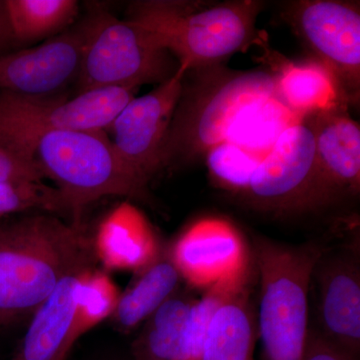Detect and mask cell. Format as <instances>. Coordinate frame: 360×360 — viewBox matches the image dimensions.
Instances as JSON below:
<instances>
[{
	"label": "cell",
	"mask_w": 360,
	"mask_h": 360,
	"mask_svg": "<svg viewBox=\"0 0 360 360\" xmlns=\"http://www.w3.org/2000/svg\"><path fill=\"white\" fill-rule=\"evenodd\" d=\"M99 360H115V359H99Z\"/></svg>",
	"instance_id": "cell-30"
},
{
	"label": "cell",
	"mask_w": 360,
	"mask_h": 360,
	"mask_svg": "<svg viewBox=\"0 0 360 360\" xmlns=\"http://www.w3.org/2000/svg\"><path fill=\"white\" fill-rule=\"evenodd\" d=\"M84 271L65 277L32 315L13 360H56L70 352L78 338L98 326L94 314L78 302Z\"/></svg>",
	"instance_id": "cell-13"
},
{
	"label": "cell",
	"mask_w": 360,
	"mask_h": 360,
	"mask_svg": "<svg viewBox=\"0 0 360 360\" xmlns=\"http://www.w3.org/2000/svg\"><path fill=\"white\" fill-rule=\"evenodd\" d=\"M359 357L348 354L333 345L315 330L309 329L302 360H357Z\"/></svg>",
	"instance_id": "cell-27"
},
{
	"label": "cell",
	"mask_w": 360,
	"mask_h": 360,
	"mask_svg": "<svg viewBox=\"0 0 360 360\" xmlns=\"http://www.w3.org/2000/svg\"><path fill=\"white\" fill-rule=\"evenodd\" d=\"M167 252L182 281L194 290L245 281L255 270L243 234L231 222L217 217L189 225Z\"/></svg>",
	"instance_id": "cell-10"
},
{
	"label": "cell",
	"mask_w": 360,
	"mask_h": 360,
	"mask_svg": "<svg viewBox=\"0 0 360 360\" xmlns=\"http://www.w3.org/2000/svg\"><path fill=\"white\" fill-rule=\"evenodd\" d=\"M32 212L70 219L68 206L56 186L44 181L0 182V219Z\"/></svg>",
	"instance_id": "cell-23"
},
{
	"label": "cell",
	"mask_w": 360,
	"mask_h": 360,
	"mask_svg": "<svg viewBox=\"0 0 360 360\" xmlns=\"http://www.w3.org/2000/svg\"><path fill=\"white\" fill-rule=\"evenodd\" d=\"M314 137L322 176L333 196L359 193L360 127L347 105L303 118Z\"/></svg>",
	"instance_id": "cell-16"
},
{
	"label": "cell",
	"mask_w": 360,
	"mask_h": 360,
	"mask_svg": "<svg viewBox=\"0 0 360 360\" xmlns=\"http://www.w3.org/2000/svg\"><path fill=\"white\" fill-rule=\"evenodd\" d=\"M250 283L217 309L206 333L200 360H253L257 338Z\"/></svg>",
	"instance_id": "cell-18"
},
{
	"label": "cell",
	"mask_w": 360,
	"mask_h": 360,
	"mask_svg": "<svg viewBox=\"0 0 360 360\" xmlns=\"http://www.w3.org/2000/svg\"><path fill=\"white\" fill-rule=\"evenodd\" d=\"M317 245H285L257 239L253 264L259 277L257 335L265 360H302L309 335V291Z\"/></svg>",
	"instance_id": "cell-5"
},
{
	"label": "cell",
	"mask_w": 360,
	"mask_h": 360,
	"mask_svg": "<svg viewBox=\"0 0 360 360\" xmlns=\"http://www.w3.org/2000/svg\"><path fill=\"white\" fill-rule=\"evenodd\" d=\"M180 277L167 248L148 267L135 274L120 293L110 319L120 333H129L146 322L156 309L180 290Z\"/></svg>",
	"instance_id": "cell-19"
},
{
	"label": "cell",
	"mask_w": 360,
	"mask_h": 360,
	"mask_svg": "<svg viewBox=\"0 0 360 360\" xmlns=\"http://www.w3.org/2000/svg\"><path fill=\"white\" fill-rule=\"evenodd\" d=\"M265 60L276 82L277 96L300 120L336 106H348L335 75L316 59L293 63L274 52Z\"/></svg>",
	"instance_id": "cell-17"
},
{
	"label": "cell",
	"mask_w": 360,
	"mask_h": 360,
	"mask_svg": "<svg viewBox=\"0 0 360 360\" xmlns=\"http://www.w3.org/2000/svg\"><path fill=\"white\" fill-rule=\"evenodd\" d=\"M16 44L47 40L71 27L79 13L77 0H4Z\"/></svg>",
	"instance_id": "cell-21"
},
{
	"label": "cell",
	"mask_w": 360,
	"mask_h": 360,
	"mask_svg": "<svg viewBox=\"0 0 360 360\" xmlns=\"http://www.w3.org/2000/svg\"><path fill=\"white\" fill-rule=\"evenodd\" d=\"M77 79L78 94L103 89H139L174 77L179 63L148 30L97 9Z\"/></svg>",
	"instance_id": "cell-6"
},
{
	"label": "cell",
	"mask_w": 360,
	"mask_h": 360,
	"mask_svg": "<svg viewBox=\"0 0 360 360\" xmlns=\"http://www.w3.org/2000/svg\"><path fill=\"white\" fill-rule=\"evenodd\" d=\"M90 13L37 46L0 56V89L30 96H53L77 82L89 37Z\"/></svg>",
	"instance_id": "cell-12"
},
{
	"label": "cell",
	"mask_w": 360,
	"mask_h": 360,
	"mask_svg": "<svg viewBox=\"0 0 360 360\" xmlns=\"http://www.w3.org/2000/svg\"><path fill=\"white\" fill-rule=\"evenodd\" d=\"M16 44L14 40L8 18H7L6 2L0 0V56L7 53Z\"/></svg>",
	"instance_id": "cell-28"
},
{
	"label": "cell",
	"mask_w": 360,
	"mask_h": 360,
	"mask_svg": "<svg viewBox=\"0 0 360 360\" xmlns=\"http://www.w3.org/2000/svg\"><path fill=\"white\" fill-rule=\"evenodd\" d=\"M70 213L82 224L85 208L108 196L148 200V184L123 161L105 130H63L44 135L34 153Z\"/></svg>",
	"instance_id": "cell-4"
},
{
	"label": "cell",
	"mask_w": 360,
	"mask_h": 360,
	"mask_svg": "<svg viewBox=\"0 0 360 360\" xmlns=\"http://www.w3.org/2000/svg\"><path fill=\"white\" fill-rule=\"evenodd\" d=\"M39 161L0 146V182L44 181Z\"/></svg>",
	"instance_id": "cell-26"
},
{
	"label": "cell",
	"mask_w": 360,
	"mask_h": 360,
	"mask_svg": "<svg viewBox=\"0 0 360 360\" xmlns=\"http://www.w3.org/2000/svg\"><path fill=\"white\" fill-rule=\"evenodd\" d=\"M269 70L225 65L187 71L163 150V169L191 165L217 144L255 104L276 96Z\"/></svg>",
	"instance_id": "cell-3"
},
{
	"label": "cell",
	"mask_w": 360,
	"mask_h": 360,
	"mask_svg": "<svg viewBox=\"0 0 360 360\" xmlns=\"http://www.w3.org/2000/svg\"><path fill=\"white\" fill-rule=\"evenodd\" d=\"M195 298L177 291L144 322L131 345L134 360H182L187 316Z\"/></svg>",
	"instance_id": "cell-20"
},
{
	"label": "cell",
	"mask_w": 360,
	"mask_h": 360,
	"mask_svg": "<svg viewBox=\"0 0 360 360\" xmlns=\"http://www.w3.org/2000/svg\"><path fill=\"white\" fill-rule=\"evenodd\" d=\"M205 158L213 181L225 191L241 196L245 193L258 163L262 161L229 141L210 149Z\"/></svg>",
	"instance_id": "cell-25"
},
{
	"label": "cell",
	"mask_w": 360,
	"mask_h": 360,
	"mask_svg": "<svg viewBox=\"0 0 360 360\" xmlns=\"http://www.w3.org/2000/svg\"><path fill=\"white\" fill-rule=\"evenodd\" d=\"M68 354H63V356H59L58 359L56 360H66L68 359Z\"/></svg>",
	"instance_id": "cell-29"
},
{
	"label": "cell",
	"mask_w": 360,
	"mask_h": 360,
	"mask_svg": "<svg viewBox=\"0 0 360 360\" xmlns=\"http://www.w3.org/2000/svg\"><path fill=\"white\" fill-rule=\"evenodd\" d=\"M300 122L302 120L291 112L276 94L246 111L227 141L264 160L284 130Z\"/></svg>",
	"instance_id": "cell-22"
},
{
	"label": "cell",
	"mask_w": 360,
	"mask_h": 360,
	"mask_svg": "<svg viewBox=\"0 0 360 360\" xmlns=\"http://www.w3.org/2000/svg\"><path fill=\"white\" fill-rule=\"evenodd\" d=\"M182 77L177 71L148 94L132 98L106 130L118 155L146 184L163 170V150Z\"/></svg>",
	"instance_id": "cell-11"
},
{
	"label": "cell",
	"mask_w": 360,
	"mask_h": 360,
	"mask_svg": "<svg viewBox=\"0 0 360 360\" xmlns=\"http://www.w3.org/2000/svg\"><path fill=\"white\" fill-rule=\"evenodd\" d=\"M251 277L236 283H219L195 298L189 310L182 343V360H200L206 333L217 309L234 293L250 283Z\"/></svg>",
	"instance_id": "cell-24"
},
{
	"label": "cell",
	"mask_w": 360,
	"mask_h": 360,
	"mask_svg": "<svg viewBox=\"0 0 360 360\" xmlns=\"http://www.w3.org/2000/svg\"><path fill=\"white\" fill-rule=\"evenodd\" d=\"M96 262L84 224L44 212L0 219V328L32 316L65 277Z\"/></svg>",
	"instance_id": "cell-1"
},
{
	"label": "cell",
	"mask_w": 360,
	"mask_h": 360,
	"mask_svg": "<svg viewBox=\"0 0 360 360\" xmlns=\"http://www.w3.org/2000/svg\"><path fill=\"white\" fill-rule=\"evenodd\" d=\"M92 245L104 271L134 274L155 262L165 248L146 215L127 200L101 219Z\"/></svg>",
	"instance_id": "cell-15"
},
{
	"label": "cell",
	"mask_w": 360,
	"mask_h": 360,
	"mask_svg": "<svg viewBox=\"0 0 360 360\" xmlns=\"http://www.w3.org/2000/svg\"><path fill=\"white\" fill-rule=\"evenodd\" d=\"M243 198L274 212H303L335 200L322 176L307 123L302 120L284 130L258 163Z\"/></svg>",
	"instance_id": "cell-8"
},
{
	"label": "cell",
	"mask_w": 360,
	"mask_h": 360,
	"mask_svg": "<svg viewBox=\"0 0 360 360\" xmlns=\"http://www.w3.org/2000/svg\"><path fill=\"white\" fill-rule=\"evenodd\" d=\"M284 20L314 58L335 75L342 96L356 104L360 94L359 2L302 0L286 4Z\"/></svg>",
	"instance_id": "cell-9"
},
{
	"label": "cell",
	"mask_w": 360,
	"mask_h": 360,
	"mask_svg": "<svg viewBox=\"0 0 360 360\" xmlns=\"http://www.w3.org/2000/svg\"><path fill=\"white\" fill-rule=\"evenodd\" d=\"M312 277L319 290V323L324 338L355 357L360 349V269L348 253L319 258Z\"/></svg>",
	"instance_id": "cell-14"
},
{
	"label": "cell",
	"mask_w": 360,
	"mask_h": 360,
	"mask_svg": "<svg viewBox=\"0 0 360 360\" xmlns=\"http://www.w3.org/2000/svg\"><path fill=\"white\" fill-rule=\"evenodd\" d=\"M264 7L258 0H146L130 4L127 20L155 37L184 75L225 65L234 54L265 44L257 27Z\"/></svg>",
	"instance_id": "cell-2"
},
{
	"label": "cell",
	"mask_w": 360,
	"mask_h": 360,
	"mask_svg": "<svg viewBox=\"0 0 360 360\" xmlns=\"http://www.w3.org/2000/svg\"><path fill=\"white\" fill-rule=\"evenodd\" d=\"M137 89H103L63 96L0 92V146L34 158L44 135L63 130H108Z\"/></svg>",
	"instance_id": "cell-7"
}]
</instances>
